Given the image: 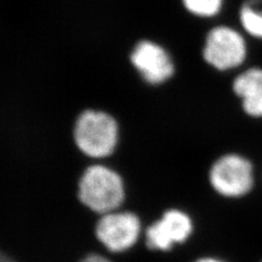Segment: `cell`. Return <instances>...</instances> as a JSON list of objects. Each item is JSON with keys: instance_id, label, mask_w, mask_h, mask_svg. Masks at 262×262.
Instances as JSON below:
<instances>
[{"instance_id": "6da1fadb", "label": "cell", "mask_w": 262, "mask_h": 262, "mask_svg": "<svg viewBox=\"0 0 262 262\" xmlns=\"http://www.w3.org/2000/svg\"><path fill=\"white\" fill-rule=\"evenodd\" d=\"M82 207L100 216L124 208L127 186L120 171L105 162H91L82 170L77 186Z\"/></svg>"}, {"instance_id": "7a4b0ae2", "label": "cell", "mask_w": 262, "mask_h": 262, "mask_svg": "<svg viewBox=\"0 0 262 262\" xmlns=\"http://www.w3.org/2000/svg\"><path fill=\"white\" fill-rule=\"evenodd\" d=\"M121 138L118 119L112 113L89 107L81 111L72 126L77 150L90 162H104L116 153Z\"/></svg>"}, {"instance_id": "3957f363", "label": "cell", "mask_w": 262, "mask_h": 262, "mask_svg": "<svg viewBox=\"0 0 262 262\" xmlns=\"http://www.w3.org/2000/svg\"><path fill=\"white\" fill-rule=\"evenodd\" d=\"M209 189L225 200H242L257 186L253 162L243 153L225 152L212 160L204 174Z\"/></svg>"}, {"instance_id": "277c9868", "label": "cell", "mask_w": 262, "mask_h": 262, "mask_svg": "<svg viewBox=\"0 0 262 262\" xmlns=\"http://www.w3.org/2000/svg\"><path fill=\"white\" fill-rule=\"evenodd\" d=\"M199 57L201 62L213 71L236 73L247 63L248 37L241 29L228 24H216L204 34Z\"/></svg>"}, {"instance_id": "5b68a950", "label": "cell", "mask_w": 262, "mask_h": 262, "mask_svg": "<svg viewBox=\"0 0 262 262\" xmlns=\"http://www.w3.org/2000/svg\"><path fill=\"white\" fill-rule=\"evenodd\" d=\"M143 221L137 212L121 208L97 216L94 236L102 250L121 256L134 250L141 243Z\"/></svg>"}, {"instance_id": "8992f818", "label": "cell", "mask_w": 262, "mask_h": 262, "mask_svg": "<svg viewBox=\"0 0 262 262\" xmlns=\"http://www.w3.org/2000/svg\"><path fill=\"white\" fill-rule=\"evenodd\" d=\"M195 228V217L189 210L168 207L144 227L141 244L150 252L166 253L189 242Z\"/></svg>"}, {"instance_id": "52a82bcc", "label": "cell", "mask_w": 262, "mask_h": 262, "mask_svg": "<svg viewBox=\"0 0 262 262\" xmlns=\"http://www.w3.org/2000/svg\"><path fill=\"white\" fill-rule=\"evenodd\" d=\"M129 61L138 77L146 85H166L177 75V61L170 49L157 39L137 40L129 53Z\"/></svg>"}, {"instance_id": "ba28073f", "label": "cell", "mask_w": 262, "mask_h": 262, "mask_svg": "<svg viewBox=\"0 0 262 262\" xmlns=\"http://www.w3.org/2000/svg\"><path fill=\"white\" fill-rule=\"evenodd\" d=\"M231 90L241 110L250 119H262V67L250 66L235 73Z\"/></svg>"}, {"instance_id": "9c48e42d", "label": "cell", "mask_w": 262, "mask_h": 262, "mask_svg": "<svg viewBox=\"0 0 262 262\" xmlns=\"http://www.w3.org/2000/svg\"><path fill=\"white\" fill-rule=\"evenodd\" d=\"M238 22L246 36L262 42V0H244L238 10Z\"/></svg>"}, {"instance_id": "30bf717a", "label": "cell", "mask_w": 262, "mask_h": 262, "mask_svg": "<svg viewBox=\"0 0 262 262\" xmlns=\"http://www.w3.org/2000/svg\"><path fill=\"white\" fill-rule=\"evenodd\" d=\"M226 0H182L185 11L195 19H214L223 11Z\"/></svg>"}, {"instance_id": "8fae6325", "label": "cell", "mask_w": 262, "mask_h": 262, "mask_svg": "<svg viewBox=\"0 0 262 262\" xmlns=\"http://www.w3.org/2000/svg\"><path fill=\"white\" fill-rule=\"evenodd\" d=\"M78 262H114L110 257L105 255L104 251L92 250L82 256Z\"/></svg>"}, {"instance_id": "7c38bea8", "label": "cell", "mask_w": 262, "mask_h": 262, "mask_svg": "<svg viewBox=\"0 0 262 262\" xmlns=\"http://www.w3.org/2000/svg\"><path fill=\"white\" fill-rule=\"evenodd\" d=\"M0 262H21L18 258L14 257L12 253L0 247Z\"/></svg>"}, {"instance_id": "4fadbf2b", "label": "cell", "mask_w": 262, "mask_h": 262, "mask_svg": "<svg viewBox=\"0 0 262 262\" xmlns=\"http://www.w3.org/2000/svg\"><path fill=\"white\" fill-rule=\"evenodd\" d=\"M193 262H225V261L214 257H201L199 259L194 260Z\"/></svg>"}]
</instances>
